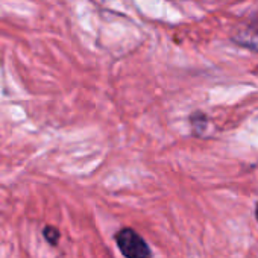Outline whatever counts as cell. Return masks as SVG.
Listing matches in <instances>:
<instances>
[{"label": "cell", "mask_w": 258, "mask_h": 258, "mask_svg": "<svg viewBox=\"0 0 258 258\" xmlns=\"http://www.w3.org/2000/svg\"><path fill=\"white\" fill-rule=\"evenodd\" d=\"M232 40L243 47L258 52V16L255 19H252L250 22L244 23L232 35Z\"/></svg>", "instance_id": "cell-2"}, {"label": "cell", "mask_w": 258, "mask_h": 258, "mask_svg": "<svg viewBox=\"0 0 258 258\" xmlns=\"http://www.w3.org/2000/svg\"><path fill=\"white\" fill-rule=\"evenodd\" d=\"M255 217H256V220H258V202H256V205H255Z\"/></svg>", "instance_id": "cell-5"}, {"label": "cell", "mask_w": 258, "mask_h": 258, "mask_svg": "<svg viewBox=\"0 0 258 258\" xmlns=\"http://www.w3.org/2000/svg\"><path fill=\"white\" fill-rule=\"evenodd\" d=\"M115 243L124 258H152L149 244L131 228H123L115 234Z\"/></svg>", "instance_id": "cell-1"}, {"label": "cell", "mask_w": 258, "mask_h": 258, "mask_svg": "<svg viewBox=\"0 0 258 258\" xmlns=\"http://www.w3.org/2000/svg\"><path fill=\"white\" fill-rule=\"evenodd\" d=\"M43 235H44V238H46L50 244L56 246L58 241H59L61 232H59L58 228H55V226H52V225H47V226L43 229Z\"/></svg>", "instance_id": "cell-4"}, {"label": "cell", "mask_w": 258, "mask_h": 258, "mask_svg": "<svg viewBox=\"0 0 258 258\" xmlns=\"http://www.w3.org/2000/svg\"><path fill=\"white\" fill-rule=\"evenodd\" d=\"M190 121H191V126H193L195 134H201V133L204 131V129L207 127V121H208V118H207V115H205V114H202V112L196 111V112H193V114H191Z\"/></svg>", "instance_id": "cell-3"}]
</instances>
